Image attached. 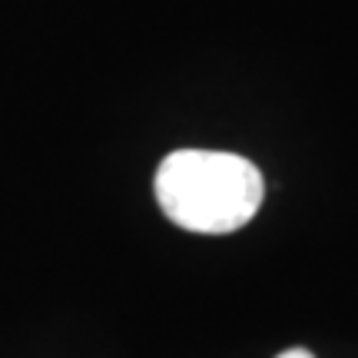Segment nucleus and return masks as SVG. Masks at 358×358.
I'll list each match as a JSON object with an SVG mask.
<instances>
[{"label":"nucleus","instance_id":"nucleus-1","mask_svg":"<svg viewBox=\"0 0 358 358\" xmlns=\"http://www.w3.org/2000/svg\"><path fill=\"white\" fill-rule=\"evenodd\" d=\"M262 173L216 150H176L156 169V203L179 229L222 236L243 229L262 206Z\"/></svg>","mask_w":358,"mask_h":358},{"label":"nucleus","instance_id":"nucleus-2","mask_svg":"<svg viewBox=\"0 0 358 358\" xmlns=\"http://www.w3.org/2000/svg\"><path fill=\"white\" fill-rule=\"evenodd\" d=\"M275 358H315L308 348H285L282 355H275Z\"/></svg>","mask_w":358,"mask_h":358}]
</instances>
